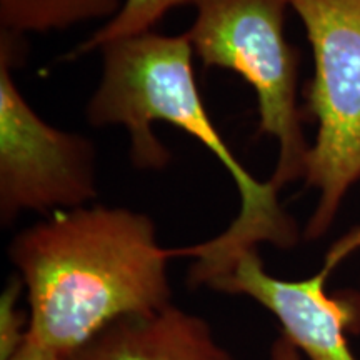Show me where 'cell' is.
Segmentation results:
<instances>
[{
    "label": "cell",
    "instance_id": "cell-3",
    "mask_svg": "<svg viewBox=\"0 0 360 360\" xmlns=\"http://www.w3.org/2000/svg\"><path fill=\"white\" fill-rule=\"evenodd\" d=\"M195 19L186 34L205 67L232 70L254 89L259 135L274 137L278 159L270 182L304 179L310 143L297 105L299 53L283 32L289 0H191Z\"/></svg>",
    "mask_w": 360,
    "mask_h": 360
},
{
    "label": "cell",
    "instance_id": "cell-5",
    "mask_svg": "<svg viewBox=\"0 0 360 360\" xmlns=\"http://www.w3.org/2000/svg\"><path fill=\"white\" fill-rule=\"evenodd\" d=\"M19 35H0V220L25 212L56 214L97 197L96 147L90 139L47 124L12 77Z\"/></svg>",
    "mask_w": 360,
    "mask_h": 360
},
{
    "label": "cell",
    "instance_id": "cell-4",
    "mask_svg": "<svg viewBox=\"0 0 360 360\" xmlns=\"http://www.w3.org/2000/svg\"><path fill=\"white\" fill-rule=\"evenodd\" d=\"M314 53L309 109L317 119L304 180L319 192L304 237L321 238L360 182V0H289Z\"/></svg>",
    "mask_w": 360,
    "mask_h": 360
},
{
    "label": "cell",
    "instance_id": "cell-9",
    "mask_svg": "<svg viewBox=\"0 0 360 360\" xmlns=\"http://www.w3.org/2000/svg\"><path fill=\"white\" fill-rule=\"evenodd\" d=\"M191 4V0H125L120 12L114 19L107 20L87 40L69 53V58L87 56L90 52L101 51L103 45L135 35L152 32V27L169 11Z\"/></svg>",
    "mask_w": 360,
    "mask_h": 360
},
{
    "label": "cell",
    "instance_id": "cell-6",
    "mask_svg": "<svg viewBox=\"0 0 360 360\" xmlns=\"http://www.w3.org/2000/svg\"><path fill=\"white\" fill-rule=\"evenodd\" d=\"M327 269L302 281H283L265 270L257 249L242 252L210 289L247 295L281 322L283 334L309 360H357L350 352L347 328L357 317L355 299L328 295Z\"/></svg>",
    "mask_w": 360,
    "mask_h": 360
},
{
    "label": "cell",
    "instance_id": "cell-2",
    "mask_svg": "<svg viewBox=\"0 0 360 360\" xmlns=\"http://www.w3.org/2000/svg\"><path fill=\"white\" fill-rule=\"evenodd\" d=\"M8 257L29 300V334L64 357L122 317L172 299L169 260L148 215L79 207L24 229Z\"/></svg>",
    "mask_w": 360,
    "mask_h": 360
},
{
    "label": "cell",
    "instance_id": "cell-12",
    "mask_svg": "<svg viewBox=\"0 0 360 360\" xmlns=\"http://www.w3.org/2000/svg\"><path fill=\"white\" fill-rule=\"evenodd\" d=\"M11 360H65V357L58 354L57 350L47 347L42 342L34 339L30 334H27L24 344L13 354Z\"/></svg>",
    "mask_w": 360,
    "mask_h": 360
},
{
    "label": "cell",
    "instance_id": "cell-13",
    "mask_svg": "<svg viewBox=\"0 0 360 360\" xmlns=\"http://www.w3.org/2000/svg\"><path fill=\"white\" fill-rule=\"evenodd\" d=\"M270 360H304L300 350L285 335H281L270 347Z\"/></svg>",
    "mask_w": 360,
    "mask_h": 360
},
{
    "label": "cell",
    "instance_id": "cell-10",
    "mask_svg": "<svg viewBox=\"0 0 360 360\" xmlns=\"http://www.w3.org/2000/svg\"><path fill=\"white\" fill-rule=\"evenodd\" d=\"M24 290L20 277L12 276L0 295V360H11L29 334L30 317L19 307Z\"/></svg>",
    "mask_w": 360,
    "mask_h": 360
},
{
    "label": "cell",
    "instance_id": "cell-8",
    "mask_svg": "<svg viewBox=\"0 0 360 360\" xmlns=\"http://www.w3.org/2000/svg\"><path fill=\"white\" fill-rule=\"evenodd\" d=\"M125 0H0L2 32L47 34L97 19H114Z\"/></svg>",
    "mask_w": 360,
    "mask_h": 360
},
{
    "label": "cell",
    "instance_id": "cell-11",
    "mask_svg": "<svg viewBox=\"0 0 360 360\" xmlns=\"http://www.w3.org/2000/svg\"><path fill=\"white\" fill-rule=\"evenodd\" d=\"M357 249H360V224L355 229H352L349 233H345L344 237L339 238V240L330 247V250L327 252L326 262H323L322 267L327 269L328 272H332V270H334L342 260L349 257V255Z\"/></svg>",
    "mask_w": 360,
    "mask_h": 360
},
{
    "label": "cell",
    "instance_id": "cell-7",
    "mask_svg": "<svg viewBox=\"0 0 360 360\" xmlns=\"http://www.w3.org/2000/svg\"><path fill=\"white\" fill-rule=\"evenodd\" d=\"M65 360H233L210 323L169 304L122 317Z\"/></svg>",
    "mask_w": 360,
    "mask_h": 360
},
{
    "label": "cell",
    "instance_id": "cell-1",
    "mask_svg": "<svg viewBox=\"0 0 360 360\" xmlns=\"http://www.w3.org/2000/svg\"><path fill=\"white\" fill-rule=\"evenodd\" d=\"M102 75L85 109L94 127L122 125L130 135V160L139 170H164L170 150L152 124L169 122L197 139L227 169L240 193V210L220 236L175 249L195 262L188 270L191 287L212 285L231 270L242 252L272 244L292 249L300 238L292 215L278 202L276 184L259 182L219 134L202 101L193 74V51L184 35L147 32L115 40L98 51Z\"/></svg>",
    "mask_w": 360,
    "mask_h": 360
}]
</instances>
